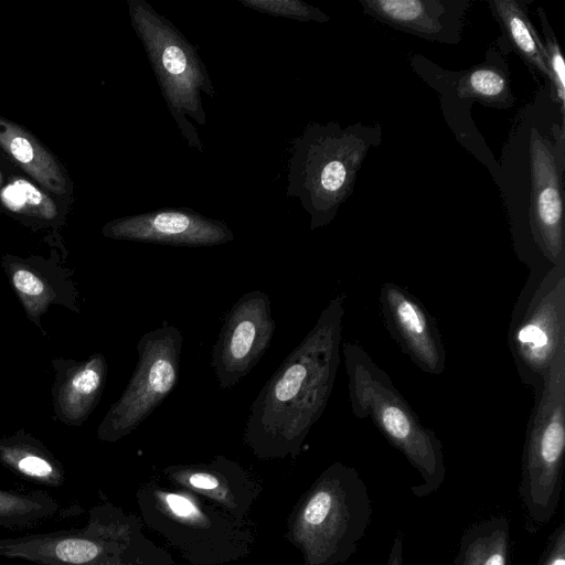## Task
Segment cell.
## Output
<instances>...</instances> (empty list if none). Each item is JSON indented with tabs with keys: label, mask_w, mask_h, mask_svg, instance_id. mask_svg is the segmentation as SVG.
Segmentation results:
<instances>
[{
	"label": "cell",
	"mask_w": 565,
	"mask_h": 565,
	"mask_svg": "<svg viewBox=\"0 0 565 565\" xmlns=\"http://www.w3.org/2000/svg\"><path fill=\"white\" fill-rule=\"evenodd\" d=\"M345 295H335L313 327L260 388L244 438L257 456L297 455L323 414L340 365Z\"/></svg>",
	"instance_id": "obj_1"
},
{
	"label": "cell",
	"mask_w": 565,
	"mask_h": 565,
	"mask_svg": "<svg viewBox=\"0 0 565 565\" xmlns=\"http://www.w3.org/2000/svg\"><path fill=\"white\" fill-rule=\"evenodd\" d=\"M489 6L513 51L548 81L543 43L522 3L514 0H492Z\"/></svg>",
	"instance_id": "obj_20"
},
{
	"label": "cell",
	"mask_w": 565,
	"mask_h": 565,
	"mask_svg": "<svg viewBox=\"0 0 565 565\" xmlns=\"http://www.w3.org/2000/svg\"><path fill=\"white\" fill-rule=\"evenodd\" d=\"M508 343L521 381L534 392L565 349V265L530 268L512 309Z\"/></svg>",
	"instance_id": "obj_6"
},
{
	"label": "cell",
	"mask_w": 565,
	"mask_h": 565,
	"mask_svg": "<svg viewBox=\"0 0 565 565\" xmlns=\"http://www.w3.org/2000/svg\"><path fill=\"white\" fill-rule=\"evenodd\" d=\"M374 134L366 127L313 124L295 140L287 192L300 199L312 230L330 223L350 194Z\"/></svg>",
	"instance_id": "obj_3"
},
{
	"label": "cell",
	"mask_w": 565,
	"mask_h": 565,
	"mask_svg": "<svg viewBox=\"0 0 565 565\" xmlns=\"http://www.w3.org/2000/svg\"><path fill=\"white\" fill-rule=\"evenodd\" d=\"M385 565H404L403 537L397 533L393 540Z\"/></svg>",
	"instance_id": "obj_28"
},
{
	"label": "cell",
	"mask_w": 565,
	"mask_h": 565,
	"mask_svg": "<svg viewBox=\"0 0 565 565\" xmlns=\"http://www.w3.org/2000/svg\"><path fill=\"white\" fill-rule=\"evenodd\" d=\"M565 456V349L534 391L521 462L519 493L535 523L554 516L562 492Z\"/></svg>",
	"instance_id": "obj_5"
},
{
	"label": "cell",
	"mask_w": 565,
	"mask_h": 565,
	"mask_svg": "<svg viewBox=\"0 0 565 565\" xmlns=\"http://www.w3.org/2000/svg\"><path fill=\"white\" fill-rule=\"evenodd\" d=\"M1 184H2V174L0 172V186H1Z\"/></svg>",
	"instance_id": "obj_29"
},
{
	"label": "cell",
	"mask_w": 565,
	"mask_h": 565,
	"mask_svg": "<svg viewBox=\"0 0 565 565\" xmlns=\"http://www.w3.org/2000/svg\"><path fill=\"white\" fill-rule=\"evenodd\" d=\"M460 97L475 98L493 107H510L513 96L508 75L492 64H481L470 68L458 81Z\"/></svg>",
	"instance_id": "obj_21"
},
{
	"label": "cell",
	"mask_w": 565,
	"mask_h": 565,
	"mask_svg": "<svg viewBox=\"0 0 565 565\" xmlns=\"http://www.w3.org/2000/svg\"><path fill=\"white\" fill-rule=\"evenodd\" d=\"M372 18L413 35L457 43L470 2L459 0H360Z\"/></svg>",
	"instance_id": "obj_14"
},
{
	"label": "cell",
	"mask_w": 565,
	"mask_h": 565,
	"mask_svg": "<svg viewBox=\"0 0 565 565\" xmlns=\"http://www.w3.org/2000/svg\"><path fill=\"white\" fill-rule=\"evenodd\" d=\"M384 324L401 350L423 371L440 375L446 367V350L431 315L407 289L392 281L379 292Z\"/></svg>",
	"instance_id": "obj_11"
},
{
	"label": "cell",
	"mask_w": 565,
	"mask_h": 565,
	"mask_svg": "<svg viewBox=\"0 0 565 565\" xmlns=\"http://www.w3.org/2000/svg\"><path fill=\"white\" fill-rule=\"evenodd\" d=\"M182 345V332L167 322L141 335L127 386L97 428L100 440L114 443L124 438L172 393L180 376Z\"/></svg>",
	"instance_id": "obj_8"
},
{
	"label": "cell",
	"mask_w": 565,
	"mask_h": 565,
	"mask_svg": "<svg viewBox=\"0 0 565 565\" xmlns=\"http://www.w3.org/2000/svg\"><path fill=\"white\" fill-rule=\"evenodd\" d=\"M0 202L8 211L24 216L52 220L57 214L49 195L30 181L20 178L12 179L1 188Z\"/></svg>",
	"instance_id": "obj_22"
},
{
	"label": "cell",
	"mask_w": 565,
	"mask_h": 565,
	"mask_svg": "<svg viewBox=\"0 0 565 565\" xmlns=\"http://www.w3.org/2000/svg\"><path fill=\"white\" fill-rule=\"evenodd\" d=\"M537 565H565V522H561L548 536Z\"/></svg>",
	"instance_id": "obj_25"
},
{
	"label": "cell",
	"mask_w": 565,
	"mask_h": 565,
	"mask_svg": "<svg viewBox=\"0 0 565 565\" xmlns=\"http://www.w3.org/2000/svg\"><path fill=\"white\" fill-rule=\"evenodd\" d=\"M0 463L35 484L58 488L65 483L63 463L40 439L23 429L0 437Z\"/></svg>",
	"instance_id": "obj_17"
},
{
	"label": "cell",
	"mask_w": 565,
	"mask_h": 565,
	"mask_svg": "<svg viewBox=\"0 0 565 565\" xmlns=\"http://www.w3.org/2000/svg\"><path fill=\"white\" fill-rule=\"evenodd\" d=\"M351 411L356 418H371L386 440L416 469L422 483L412 487L415 497L437 491L445 481L443 444L426 427L394 386L390 375L356 343L343 344Z\"/></svg>",
	"instance_id": "obj_2"
},
{
	"label": "cell",
	"mask_w": 565,
	"mask_h": 565,
	"mask_svg": "<svg viewBox=\"0 0 565 565\" xmlns=\"http://www.w3.org/2000/svg\"><path fill=\"white\" fill-rule=\"evenodd\" d=\"M242 4L250 9L300 21L326 22L329 17L318 8L299 0H242Z\"/></svg>",
	"instance_id": "obj_24"
},
{
	"label": "cell",
	"mask_w": 565,
	"mask_h": 565,
	"mask_svg": "<svg viewBox=\"0 0 565 565\" xmlns=\"http://www.w3.org/2000/svg\"><path fill=\"white\" fill-rule=\"evenodd\" d=\"M73 514L72 508H65L46 491L0 489V527L12 531L30 530Z\"/></svg>",
	"instance_id": "obj_19"
},
{
	"label": "cell",
	"mask_w": 565,
	"mask_h": 565,
	"mask_svg": "<svg viewBox=\"0 0 565 565\" xmlns=\"http://www.w3.org/2000/svg\"><path fill=\"white\" fill-rule=\"evenodd\" d=\"M52 399L55 418L78 427L98 405L105 388L108 365L102 353H94L83 361L54 359Z\"/></svg>",
	"instance_id": "obj_15"
},
{
	"label": "cell",
	"mask_w": 565,
	"mask_h": 565,
	"mask_svg": "<svg viewBox=\"0 0 565 565\" xmlns=\"http://www.w3.org/2000/svg\"><path fill=\"white\" fill-rule=\"evenodd\" d=\"M0 147L47 191L57 195L67 192L66 175L55 157L32 134L1 116Z\"/></svg>",
	"instance_id": "obj_16"
},
{
	"label": "cell",
	"mask_w": 565,
	"mask_h": 565,
	"mask_svg": "<svg viewBox=\"0 0 565 565\" xmlns=\"http://www.w3.org/2000/svg\"><path fill=\"white\" fill-rule=\"evenodd\" d=\"M167 503L171 510L180 516H189L195 511L193 504L181 495L168 494Z\"/></svg>",
	"instance_id": "obj_27"
},
{
	"label": "cell",
	"mask_w": 565,
	"mask_h": 565,
	"mask_svg": "<svg viewBox=\"0 0 565 565\" xmlns=\"http://www.w3.org/2000/svg\"><path fill=\"white\" fill-rule=\"evenodd\" d=\"M2 268L29 320L44 334L42 317L51 305L78 312L77 290L72 274L39 257L6 255Z\"/></svg>",
	"instance_id": "obj_13"
},
{
	"label": "cell",
	"mask_w": 565,
	"mask_h": 565,
	"mask_svg": "<svg viewBox=\"0 0 565 565\" xmlns=\"http://www.w3.org/2000/svg\"><path fill=\"white\" fill-rule=\"evenodd\" d=\"M275 329L271 302L265 291L246 292L231 306L211 355L222 390L232 388L254 369L268 350Z\"/></svg>",
	"instance_id": "obj_9"
},
{
	"label": "cell",
	"mask_w": 565,
	"mask_h": 565,
	"mask_svg": "<svg viewBox=\"0 0 565 565\" xmlns=\"http://www.w3.org/2000/svg\"><path fill=\"white\" fill-rule=\"evenodd\" d=\"M510 562L511 534L507 516L476 522L460 536L455 565H510Z\"/></svg>",
	"instance_id": "obj_18"
},
{
	"label": "cell",
	"mask_w": 565,
	"mask_h": 565,
	"mask_svg": "<svg viewBox=\"0 0 565 565\" xmlns=\"http://www.w3.org/2000/svg\"><path fill=\"white\" fill-rule=\"evenodd\" d=\"M542 29L544 34V56L546 62V67L548 71V81L552 85V97L553 100L558 105L561 110L562 119H564V105H565V66L564 58L562 55V51L559 49L558 42L555 39L548 21L542 10H539Z\"/></svg>",
	"instance_id": "obj_23"
},
{
	"label": "cell",
	"mask_w": 565,
	"mask_h": 565,
	"mask_svg": "<svg viewBox=\"0 0 565 565\" xmlns=\"http://www.w3.org/2000/svg\"><path fill=\"white\" fill-rule=\"evenodd\" d=\"M102 234L113 239L190 247L217 246L234 239L224 222L184 209L116 218L103 226Z\"/></svg>",
	"instance_id": "obj_12"
},
{
	"label": "cell",
	"mask_w": 565,
	"mask_h": 565,
	"mask_svg": "<svg viewBox=\"0 0 565 565\" xmlns=\"http://www.w3.org/2000/svg\"><path fill=\"white\" fill-rule=\"evenodd\" d=\"M188 481L192 487L202 490H212L218 486V480L214 475L203 471L192 472L189 475Z\"/></svg>",
	"instance_id": "obj_26"
},
{
	"label": "cell",
	"mask_w": 565,
	"mask_h": 565,
	"mask_svg": "<svg viewBox=\"0 0 565 565\" xmlns=\"http://www.w3.org/2000/svg\"><path fill=\"white\" fill-rule=\"evenodd\" d=\"M372 516L367 488L350 466L334 462L320 476L302 510L312 565L347 562Z\"/></svg>",
	"instance_id": "obj_7"
},
{
	"label": "cell",
	"mask_w": 565,
	"mask_h": 565,
	"mask_svg": "<svg viewBox=\"0 0 565 565\" xmlns=\"http://www.w3.org/2000/svg\"><path fill=\"white\" fill-rule=\"evenodd\" d=\"M558 142L531 134L530 233L540 262L565 265L564 207L562 194L564 131Z\"/></svg>",
	"instance_id": "obj_10"
},
{
	"label": "cell",
	"mask_w": 565,
	"mask_h": 565,
	"mask_svg": "<svg viewBox=\"0 0 565 565\" xmlns=\"http://www.w3.org/2000/svg\"><path fill=\"white\" fill-rule=\"evenodd\" d=\"M132 28L140 39L163 99L189 147L202 151L196 124L205 125L202 93L215 96L207 68L184 35L145 0H129Z\"/></svg>",
	"instance_id": "obj_4"
}]
</instances>
